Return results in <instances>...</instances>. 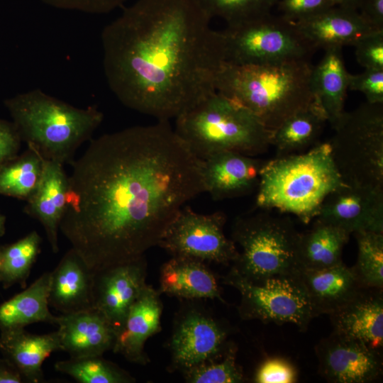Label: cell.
I'll return each mask as SVG.
<instances>
[{
  "label": "cell",
  "instance_id": "cell-32",
  "mask_svg": "<svg viewBox=\"0 0 383 383\" xmlns=\"http://www.w3.org/2000/svg\"><path fill=\"white\" fill-rule=\"evenodd\" d=\"M56 371L81 383H130L134 378L102 356H90L57 361Z\"/></svg>",
  "mask_w": 383,
  "mask_h": 383
},
{
  "label": "cell",
  "instance_id": "cell-39",
  "mask_svg": "<svg viewBox=\"0 0 383 383\" xmlns=\"http://www.w3.org/2000/svg\"><path fill=\"white\" fill-rule=\"evenodd\" d=\"M332 6L330 0H277L276 4L279 16L291 22L307 18Z\"/></svg>",
  "mask_w": 383,
  "mask_h": 383
},
{
  "label": "cell",
  "instance_id": "cell-18",
  "mask_svg": "<svg viewBox=\"0 0 383 383\" xmlns=\"http://www.w3.org/2000/svg\"><path fill=\"white\" fill-rule=\"evenodd\" d=\"M160 294L150 285L144 287L116 333L113 352L121 354L133 363L145 365L148 362L145 344L150 337L161 329L162 304Z\"/></svg>",
  "mask_w": 383,
  "mask_h": 383
},
{
  "label": "cell",
  "instance_id": "cell-46",
  "mask_svg": "<svg viewBox=\"0 0 383 383\" xmlns=\"http://www.w3.org/2000/svg\"><path fill=\"white\" fill-rule=\"evenodd\" d=\"M0 267H1V248H0Z\"/></svg>",
  "mask_w": 383,
  "mask_h": 383
},
{
  "label": "cell",
  "instance_id": "cell-5",
  "mask_svg": "<svg viewBox=\"0 0 383 383\" xmlns=\"http://www.w3.org/2000/svg\"><path fill=\"white\" fill-rule=\"evenodd\" d=\"M344 183L329 142L317 143L305 153L266 161L260 173L256 204L309 223L317 217L327 196Z\"/></svg>",
  "mask_w": 383,
  "mask_h": 383
},
{
  "label": "cell",
  "instance_id": "cell-4",
  "mask_svg": "<svg viewBox=\"0 0 383 383\" xmlns=\"http://www.w3.org/2000/svg\"><path fill=\"white\" fill-rule=\"evenodd\" d=\"M21 140L45 159L64 165L74 161L77 150L101 124L96 106L77 108L40 89L4 101Z\"/></svg>",
  "mask_w": 383,
  "mask_h": 383
},
{
  "label": "cell",
  "instance_id": "cell-27",
  "mask_svg": "<svg viewBox=\"0 0 383 383\" xmlns=\"http://www.w3.org/2000/svg\"><path fill=\"white\" fill-rule=\"evenodd\" d=\"M350 234L343 228L315 218L312 227L300 233L297 260L301 270H320L343 262L344 246Z\"/></svg>",
  "mask_w": 383,
  "mask_h": 383
},
{
  "label": "cell",
  "instance_id": "cell-12",
  "mask_svg": "<svg viewBox=\"0 0 383 383\" xmlns=\"http://www.w3.org/2000/svg\"><path fill=\"white\" fill-rule=\"evenodd\" d=\"M318 372L332 383H370L382 375L380 349L335 332L315 347Z\"/></svg>",
  "mask_w": 383,
  "mask_h": 383
},
{
  "label": "cell",
  "instance_id": "cell-16",
  "mask_svg": "<svg viewBox=\"0 0 383 383\" xmlns=\"http://www.w3.org/2000/svg\"><path fill=\"white\" fill-rule=\"evenodd\" d=\"M266 161L235 151H223L202 160L205 192L214 200L245 195L258 186Z\"/></svg>",
  "mask_w": 383,
  "mask_h": 383
},
{
  "label": "cell",
  "instance_id": "cell-33",
  "mask_svg": "<svg viewBox=\"0 0 383 383\" xmlns=\"http://www.w3.org/2000/svg\"><path fill=\"white\" fill-rule=\"evenodd\" d=\"M357 259L353 267L365 287L383 289V233L361 231L354 233Z\"/></svg>",
  "mask_w": 383,
  "mask_h": 383
},
{
  "label": "cell",
  "instance_id": "cell-25",
  "mask_svg": "<svg viewBox=\"0 0 383 383\" xmlns=\"http://www.w3.org/2000/svg\"><path fill=\"white\" fill-rule=\"evenodd\" d=\"M0 350L6 355L21 374L31 383L44 380L42 365L55 351L60 350L58 333L32 334L24 328L2 330Z\"/></svg>",
  "mask_w": 383,
  "mask_h": 383
},
{
  "label": "cell",
  "instance_id": "cell-17",
  "mask_svg": "<svg viewBox=\"0 0 383 383\" xmlns=\"http://www.w3.org/2000/svg\"><path fill=\"white\" fill-rule=\"evenodd\" d=\"M60 350L70 357L102 356L113 350L116 331L108 319L94 308L56 316Z\"/></svg>",
  "mask_w": 383,
  "mask_h": 383
},
{
  "label": "cell",
  "instance_id": "cell-20",
  "mask_svg": "<svg viewBox=\"0 0 383 383\" xmlns=\"http://www.w3.org/2000/svg\"><path fill=\"white\" fill-rule=\"evenodd\" d=\"M329 316L333 332L360 340L374 348H382V289L363 288Z\"/></svg>",
  "mask_w": 383,
  "mask_h": 383
},
{
  "label": "cell",
  "instance_id": "cell-15",
  "mask_svg": "<svg viewBox=\"0 0 383 383\" xmlns=\"http://www.w3.org/2000/svg\"><path fill=\"white\" fill-rule=\"evenodd\" d=\"M316 218L350 234L383 233V188L344 183L327 196Z\"/></svg>",
  "mask_w": 383,
  "mask_h": 383
},
{
  "label": "cell",
  "instance_id": "cell-11",
  "mask_svg": "<svg viewBox=\"0 0 383 383\" xmlns=\"http://www.w3.org/2000/svg\"><path fill=\"white\" fill-rule=\"evenodd\" d=\"M226 216L218 211L201 214L184 206L166 230L158 246L172 256L228 265L238 250L223 231Z\"/></svg>",
  "mask_w": 383,
  "mask_h": 383
},
{
  "label": "cell",
  "instance_id": "cell-1",
  "mask_svg": "<svg viewBox=\"0 0 383 383\" xmlns=\"http://www.w3.org/2000/svg\"><path fill=\"white\" fill-rule=\"evenodd\" d=\"M72 165L60 231L93 272L145 255L205 192L202 160L169 121L92 139Z\"/></svg>",
  "mask_w": 383,
  "mask_h": 383
},
{
  "label": "cell",
  "instance_id": "cell-45",
  "mask_svg": "<svg viewBox=\"0 0 383 383\" xmlns=\"http://www.w3.org/2000/svg\"><path fill=\"white\" fill-rule=\"evenodd\" d=\"M5 233V217L0 213V236Z\"/></svg>",
  "mask_w": 383,
  "mask_h": 383
},
{
  "label": "cell",
  "instance_id": "cell-43",
  "mask_svg": "<svg viewBox=\"0 0 383 383\" xmlns=\"http://www.w3.org/2000/svg\"><path fill=\"white\" fill-rule=\"evenodd\" d=\"M23 377L8 360L0 361V383H21Z\"/></svg>",
  "mask_w": 383,
  "mask_h": 383
},
{
  "label": "cell",
  "instance_id": "cell-36",
  "mask_svg": "<svg viewBox=\"0 0 383 383\" xmlns=\"http://www.w3.org/2000/svg\"><path fill=\"white\" fill-rule=\"evenodd\" d=\"M298 372L295 366L288 360L280 357L265 359L257 369L254 382L257 383H294L296 382Z\"/></svg>",
  "mask_w": 383,
  "mask_h": 383
},
{
  "label": "cell",
  "instance_id": "cell-38",
  "mask_svg": "<svg viewBox=\"0 0 383 383\" xmlns=\"http://www.w3.org/2000/svg\"><path fill=\"white\" fill-rule=\"evenodd\" d=\"M348 89L362 92L370 104H383V70L365 69L357 74H349Z\"/></svg>",
  "mask_w": 383,
  "mask_h": 383
},
{
  "label": "cell",
  "instance_id": "cell-10",
  "mask_svg": "<svg viewBox=\"0 0 383 383\" xmlns=\"http://www.w3.org/2000/svg\"><path fill=\"white\" fill-rule=\"evenodd\" d=\"M299 273L250 282L230 270L223 281L239 292L242 319L277 325L289 323L305 331L313 316Z\"/></svg>",
  "mask_w": 383,
  "mask_h": 383
},
{
  "label": "cell",
  "instance_id": "cell-13",
  "mask_svg": "<svg viewBox=\"0 0 383 383\" xmlns=\"http://www.w3.org/2000/svg\"><path fill=\"white\" fill-rule=\"evenodd\" d=\"M228 328L206 311L188 309L177 319L170 342L172 365L184 372L222 355L232 343Z\"/></svg>",
  "mask_w": 383,
  "mask_h": 383
},
{
  "label": "cell",
  "instance_id": "cell-31",
  "mask_svg": "<svg viewBox=\"0 0 383 383\" xmlns=\"http://www.w3.org/2000/svg\"><path fill=\"white\" fill-rule=\"evenodd\" d=\"M40 242V235L33 231L1 249L0 279L6 287L26 282L39 254Z\"/></svg>",
  "mask_w": 383,
  "mask_h": 383
},
{
  "label": "cell",
  "instance_id": "cell-41",
  "mask_svg": "<svg viewBox=\"0 0 383 383\" xmlns=\"http://www.w3.org/2000/svg\"><path fill=\"white\" fill-rule=\"evenodd\" d=\"M22 142L13 123L0 118V166L19 154Z\"/></svg>",
  "mask_w": 383,
  "mask_h": 383
},
{
  "label": "cell",
  "instance_id": "cell-42",
  "mask_svg": "<svg viewBox=\"0 0 383 383\" xmlns=\"http://www.w3.org/2000/svg\"><path fill=\"white\" fill-rule=\"evenodd\" d=\"M358 12L374 29L383 30V0H362Z\"/></svg>",
  "mask_w": 383,
  "mask_h": 383
},
{
  "label": "cell",
  "instance_id": "cell-7",
  "mask_svg": "<svg viewBox=\"0 0 383 383\" xmlns=\"http://www.w3.org/2000/svg\"><path fill=\"white\" fill-rule=\"evenodd\" d=\"M299 234L288 217L262 211L238 218L232 240L239 250L231 270L250 282L299 273Z\"/></svg>",
  "mask_w": 383,
  "mask_h": 383
},
{
  "label": "cell",
  "instance_id": "cell-29",
  "mask_svg": "<svg viewBox=\"0 0 383 383\" xmlns=\"http://www.w3.org/2000/svg\"><path fill=\"white\" fill-rule=\"evenodd\" d=\"M326 122L324 112L313 99L272 131L270 145L275 147L279 156L308 148L316 142Z\"/></svg>",
  "mask_w": 383,
  "mask_h": 383
},
{
  "label": "cell",
  "instance_id": "cell-26",
  "mask_svg": "<svg viewBox=\"0 0 383 383\" xmlns=\"http://www.w3.org/2000/svg\"><path fill=\"white\" fill-rule=\"evenodd\" d=\"M324 51L320 62L313 66L311 89L314 101L333 126L345 111L350 73L343 62L342 48H332Z\"/></svg>",
  "mask_w": 383,
  "mask_h": 383
},
{
  "label": "cell",
  "instance_id": "cell-19",
  "mask_svg": "<svg viewBox=\"0 0 383 383\" xmlns=\"http://www.w3.org/2000/svg\"><path fill=\"white\" fill-rule=\"evenodd\" d=\"M294 23L314 50L353 45L362 36L377 30L361 17L357 10L336 6Z\"/></svg>",
  "mask_w": 383,
  "mask_h": 383
},
{
  "label": "cell",
  "instance_id": "cell-35",
  "mask_svg": "<svg viewBox=\"0 0 383 383\" xmlns=\"http://www.w3.org/2000/svg\"><path fill=\"white\" fill-rule=\"evenodd\" d=\"M237 348L232 343L221 356L209 360L183 372L187 382L240 383L245 381L243 370L236 362Z\"/></svg>",
  "mask_w": 383,
  "mask_h": 383
},
{
  "label": "cell",
  "instance_id": "cell-21",
  "mask_svg": "<svg viewBox=\"0 0 383 383\" xmlns=\"http://www.w3.org/2000/svg\"><path fill=\"white\" fill-rule=\"evenodd\" d=\"M63 166L43 158L39 185L24 208L25 213L38 220L43 227L54 253L59 251L60 223L67 204L68 176Z\"/></svg>",
  "mask_w": 383,
  "mask_h": 383
},
{
  "label": "cell",
  "instance_id": "cell-30",
  "mask_svg": "<svg viewBox=\"0 0 383 383\" xmlns=\"http://www.w3.org/2000/svg\"><path fill=\"white\" fill-rule=\"evenodd\" d=\"M43 158L34 148L27 150L0 166V195L27 201L42 176Z\"/></svg>",
  "mask_w": 383,
  "mask_h": 383
},
{
  "label": "cell",
  "instance_id": "cell-2",
  "mask_svg": "<svg viewBox=\"0 0 383 383\" xmlns=\"http://www.w3.org/2000/svg\"><path fill=\"white\" fill-rule=\"evenodd\" d=\"M194 0H138L101 35L107 84L125 106L176 118L216 91L222 31Z\"/></svg>",
  "mask_w": 383,
  "mask_h": 383
},
{
  "label": "cell",
  "instance_id": "cell-14",
  "mask_svg": "<svg viewBox=\"0 0 383 383\" xmlns=\"http://www.w3.org/2000/svg\"><path fill=\"white\" fill-rule=\"evenodd\" d=\"M145 255L93 272L92 308L101 313L116 331L146 284Z\"/></svg>",
  "mask_w": 383,
  "mask_h": 383
},
{
  "label": "cell",
  "instance_id": "cell-9",
  "mask_svg": "<svg viewBox=\"0 0 383 383\" xmlns=\"http://www.w3.org/2000/svg\"><path fill=\"white\" fill-rule=\"evenodd\" d=\"M226 62L263 65L308 60L314 49L294 22L272 13L221 30Z\"/></svg>",
  "mask_w": 383,
  "mask_h": 383
},
{
  "label": "cell",
  "instance_id": "cell-34",
  "mask_svg": "<svg viewBox=\"0 0 383 383\" xmlns=\"http://www.w3.org/2000/svg\"><path fill=\"white\" fill-rule=\"evenodd\" d=\"M212 19L220 18L235 26L272 13L277 0H194Z\"/></svg>",
  "mask_w": 383,
  "mask_h": 383
},
{
  "label": "cell",
  "instance_id": "cell-24",
  "mask_svg": "<svg viewBox=\"0 0 383 383\" xmlns=\"http://www.w3.org/2000/svg\"><path fill=\"white\" fill-rule=\"evenodd\" d=\"M160 294L186 299H217L224 302L213 272L204 262L172 256L160 273Z\"/></svg>",
  "mask_w": 383,
  "mask_h": 383
},
{
  "label": "cell",
  "instance_id": "cell-23",
  "mask_svg": "<svg viewBox=\"0 0 383 383\" xmlns=\"http://www.w3.org/2000/svg\"><path fill=\"white\" fill-rule=\"evenodd\" d=\"M313 318L329 315L353 299L365 287L353 267L343 262L320 270H301Z\"/></svg>",
  "mask_w": 383,
  "mask_h": 383
},
{
  "label": "cell",
  "instance_id": "cell-37",
  "mask_svg": "<svg viewBox=\"0 0 383 383\" xmlns=\"http://www.w3.org/2000/svg\"><path fill=\"white\" fill-rule=\"evenodd\" d=\"M353 46L360 66L383 70V30H374L362 36Z\"/></svg>",
  "mask_w": 383,
  "mask_h": 383
},
{
  "label": "cell",
  "instance_id": "cell-44",
  "mask_svg": "<svg viewBox=\"0 0 383 383\" xmlns=\"http://www.w3.org/2000/svg\"><path fill=\"white\" fill-rule=\"evenodd\" d=\"M333 6L357 10L362 0H330Z\"/></svg>",
  "mask_w": 383,
  "mask_h": 383
},
{
  "label": "cell",
  "instance_id": "cell-40",
  "mask_svg": "<svg viewBox=\"0 0 383 383\" xmlns=\"http://www.w3.org/2000/svg\"><path fill=\"white\" fill-rule=\"evenodd\" d=\"M42 2L60 9L103 14L121 7L128 0H40Z\"/></svg>",
  "mask_w": 383,
  "mask_h": 383
},
{
  "label": "cell",
  "instance_id": "cell-22",
  "mask_svg": "<svg viewBox=\"0 0 383 383\" xmlns=\"http://www.w3.org/2000/svg\"><path fill=\"white\" fill-rule=\"evenodd\" d=\"M93 271L72 248L51 272L49 306L61 314L92 308Z\"/></svg>",
  "mask_w": 383,
  "mask_h": 383
},
{
  "label": "cell",
  "instance_id": "cell-3",
  "mask_svg": "<svg viewBox=\"0 0 383 383\" xmlns=\"http://www.w3.org/2000/svg\"><path fill=\"white\" fill-rule=\"evenodd\" d=\"M312 68L308 60L263 65L225 62L216 74L215 89L272 131L313 101Z\"/></svg>",
  "mask_w": 383,
  "mask_h": 383
},
{
  "label": "cell",
  "instance_id": "cell-6",
  "mask_svg": "<svg viewBox=\"0 0 383 383\" xmlns=\"http://www.w3.org/2000/svg\"><path fill=\"white\" fill-rule=\"evenodd\" d=\"M175 120V132L201 160L223 151L255 156L271 145L272 131L248 109L216 91Z\"/></svg>",
  "mask_w": 383,
  "mask_h": 383
},
{
  "label": "cell",
  "instance_id": "cell-28",
  "mask_svg": "<svg viewBox=\"0 0 383 383\" xmlns=\"http://www.w3.org/2000/svg\"><path fill=\"white\" fill-rule=\"evenodd\" d=\"M51 272L40 275L23 292L0 306V328L9 330L45 322L55 324L56 316L49 310Z\"/></svg>",
  "mask_w": 383,
  "mask_h": 383
},
{
  "label": "cell",
  "instance_id": "cell-8",
  "mask_svg": "<svg viewBox=\"0 0 383 383\" xmlns=\"http://www.w3.org/2000/svg\"><path fill=\"white\" fill-rule=\"evenodd\" d=\"M333 127L328 142L343 181L383 188V104L344 111Z\"/></svg>",
  "mask_w": 383,
  "mask_h": 383
}]
</instances>
